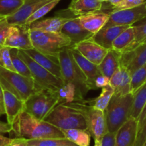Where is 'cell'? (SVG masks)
<instances>
[{"label": "cell", "instance_id": "obj_1", "mask_svg": "<svg viewBox=\"0 0 146 146\" xmlns=\"http://www.w3.org/2000/svg\"><path fill=\"white\" fill-rule=\"evenodd\" d=\"M11 126V132L14 133L15 137H22L28 140L65 137L58 127L36 118L25 110L17 116Z\"/></svg>", "mask_w": 146, "mask_h": 146}, {"label": "cell", "instance_id": "obj_2", "mask_svg": "<svg viewBox=\"0 0 146 146\" xmlns=\"http://www.w3.org/2000/svg\"><path fill=\"white\" fill-rule=\"evenodd\" d=\"M58 59L61 67L62 80L72 83L76 86L78 100L84 99L90 90L85 75L73 56L72 47L62 50L58 54Z\"/></svg>", "mask_w": 146, "mask_h": 146}, {"label": "cell", "instance_id": "obj_3", "mask_svg": "<svg viewBox=\"0 0 146 146\" xmlns=\"http://www.w3.org/2000/svg\"><path fill=\"white\" fill-rule=\"evenodd\" d=\"M29 32L33 47L54 58L58 59V54L62 50L73 46L71 40L62 33L47 32L31 29Z\"/></svg>", "mask_w": 146, "mask_h": 146}, {"label": "cell", "instance_id": "obj_4", "mask_svg": "<svg viewBox=\"0 0 146 146\" xmlns=\"http://www.w3.org/2000/svg\"><path fill=\"white\" fill-rule=\"evenodd\" d=\"M68 107L78 110L82 114L87 125V130L94 140L101 141L104 134L108 132L104 111L95 108L88 100H76L66 103Z\"/></svg>", "mask_w": 146, "mask_h": 146}, {"label": "cell", "instance_id": "obj_5", "mask_svg": "<svg viewBox=\"0 0 146 146\" xmlns=\"http://www.w3.org/2000/svg\"><path fill=\"white\" fill-rule=\"evenodd\" d=\"M133 101V94L123 96L113 94L104 111L108 131L116 133L129 119Z\"/></svg>", "mask_w": 146, "mask_h": 146}, {"label": "cell", "instance_id": "obj_6", "mask_svg": "<svg viewBox=\"0 0 146 146\" xmlns=\"http://www.w3.org/2000/svg\"><path fill=\"white\" fill-rule=\"evenodd\" d=\"M0 85L4 90L13 93L24 101L40 88L32 78L24 77L1 66H0Z\"/></svg>", "mask_w": 146, "mask_h": 146}, {"label": "cell", "instance_id": "obj_7", "mask_svg": "<svg viewBox=\"0 0 146 146\" xmlns=\"http://www.w3.org/2000/svg\"><path fill=\"white\" fill-rule=\"evenodd\" d=\"M44 120L61 130L69 129L87 130L86 123L82 114L65 104L56 106Z\"/></svg>", "mask_w": 146, "mask_h": 146}, {"label": "cell", "instance_id": "obj_8", "mask_svg": "<svg viewBox=\"0 0 146 146\" xmlns=\"http://www.w3.org/2000/svg\"><path fill=\"white\" fill-rule=\"evenodd\" d=\"M59 104L56 93L39 88L24 102V110L39 120H44L48 113Z\"/></svg>", "mask_w": 146, "mask_h": 146}, {"label": "cell", "instance_id": "obj_9", "mask_svg": "<svg viewBox=\"0 0 146 146\" xmlns=\"http://www.w3.org/2000/svg\"><path fill=\"white\" fill-rule=\"evenodd\" d=\"M18 54L28 66L36 84L40 88L56 93L64 83V81L48 71L46 69L41 67L23 50H18Z\"/></svg>", "mask_w": 146, "mask_h": 146}, {"label": "cell", "instance_id": "obj_10", "mask_svg": "<svg viewBox=\"0 0 146 146\" xmlns=\"http://www.w3.org/2000/svg\"><path fill=\"white\" fill-rule=\"evenodd\" d=\"M146 17V1L138 7L110 12L106 27L112 26H133Z\"/></svg>", "mask_w": 146, "mask_h": 146}, {"label": "cell", "instance_id": "obj_11", "mask_svg": "<svg viewBox=\"0 0 146 146\" xmlns=\"http://www.w3.org/2000/svg\"><path fill=\"white\" fill-rule=\"evenodd\" d=\"M4 46L18 50H27L34 48L30 37L29 27L25 24L11 25L5 40Z\"/></svg>", "mask_w": 146, "mask_h": 146}, {"label": "cell", "instance_id": "obj_12", "mask_svg": "<svg viewBox=\"0 0 146 146\" xmlns=\"http://www.w3.org/2000/svg\"><path fill=\"white\" fill-rule=\"evenodd\" d=\"M72 49L75 50L83 57L97 65L101 64L108 52V50L101 47L91 39L73 44Z\"/></svg>", "mask_w": 146, "mask_h": 146}, {"label": "cell", "instance_id": "obj_13", "mask_svg": "<svg viewBox=\"0 0 146 146\" xmlns=\"http://www.w3.org/2000/svg\"><path fill=\"white\" fill-rule=\"evenodd\" d=\"M121 66L125 67L132 75L146 63V43L130 51L121 53Z\"/></svg>", "mask_w": 146, "mask_h": 146}, {"label": "cell", "instance_id": "obj_14", "mask_svg": "<svg viewBox=\"0 0 146 146\" xmlns=\"http://www.w3.org/2000/svg\"><path fill=\"white\" fill-rule=\"evenodd\" d=\"M53 0H24V4L13 15L6 18L9 25L25 24L29 17L42 6Z\"/></svg>", "mask_w": 146, "mask_h": 146}, {"label": "cell", "instance_id": "obj_15", "mask_svg": "<svg viewBox=\"0 0 146 146\" xmlns=\"http://www.w3.org/2000/svg\"><path fill=\"white\" fill-rule=\"evenodd\" d=\"M61 33L66 36L72 42L73 44L84 40L91 39L94 34L87 31L80 22L78 17L70 18L61 28Z\"/></svg>", "mask_w": 146, "mask_h": 146}, {"label": "cell", "instance_id": "obj_16", "mask_svg": "<svg viewBox=\"0 0 146 146\" xmlns=\"http://www.w3.org/2000/svg\"><path fill=\"white\" fill-rule=\"evenodd\" d=\"M72 54L76 62L85 75L87 84L90 90H95V80L99 75L102 74L98 65L91 62L83 57L80 53L72 49Z\"/></svg>", "mask_w": 146, "mask_h": 146}, {"label": "cell", "instance_id": "obj_17", "mask_svg": "<svg viewBox=\"0 0 146 146\" xmlns=\"http://www.w3.org/2000/svg\"><path fill=\"white\" fill-rule=\"evenodd\" d=\"M138 133V120L129 117L116 132V146H134Z\"/></svg>", "mask_w": 146, "mask_h": 146}, {"label": "cell", "instance_id": "obj_18", "mask_svg": "<svg viewBox=\"0 0 146 146\" xmlns=\"http://www.w3.org/2000/svg\"><path fill=\"white\" fill-rule=\"evenodd\" d=\"M131 74L125 68L120 66L113 75L110 79V84L114 90V94L126 95L131 93Z\"/></svg>", "mask_w": 146, "mask_h": 146}, {"label": "cell", "instance_id": "obj_19", "mask_svg": "<svg viewBox=\"0 0 146 146\" xmlns=\"http://www.w3.org/2000/svg\"><path fill=\"white\" fill-rule=\"evenodd\" d=\"M129 27L130 26H112L102 28L96 34H94L91 40L104 48L110 50L112 49L114 40L121 32Z\"/></svg>", "mask_w": 146, "mask_h": 146}, {"label": "cell", "instance_id": "obj_20", "mask_svg": "<svg viewBox=\"0 0 146 146\" xmlns=\"http://www.w3.org/2000/svg\"><path fill=\"white\" fill-rule=\"evenodd\" d=\"M110 13L100 11L79 16L78 18L81 24L87 31L92 33L93 34H95L104 28L108 21Z\"/></svg>", "mask_w": 146, "mask_h": 146}, {"label": "cell", "instance_id": "obj_21", "mask_svg": "<svg viewBox=\"0 0 146 146\" xmlns=\"http://www.w3.org/2000/svg\"><path fill=\"white\" fill-rule=\"evenodd\" d=\"M24 51L41 67H44L53 74L62 80L58 59L43 54L34 48L24 50Z\"/></svg>", "mask_w": 146, "mask_h": 146}, {"label": "cell", "instance_id": "obj_22", "mask_svg": "<svg viewBox=\"0 0 146 146\" xmlns=\"http://www.w3.org/2000/svg\"><path fill=\"white\" fill-rule=\"evenodd\" d=\"M25 101L7 90H4V103L7 123L12 125L17 116L24 110Z\"/></svg>", "mask_w": 146, "mask_h": 146}, {"label": "cell", "instance_id": "obj_23", "mask_svg": "<svg viewBox=\"0 0 146 146\" xmlns=\"http://www.w3.org/2000/svg\"><path fill=\"white\" fill-rule=\"evenodd\" d=\"M104 3L100 0H72L68 7V10L75 17H79L101 11Z\"/></svg>", "mask_w": 146, "mask_h": 146}, {"label": "cell", "instance_id": "obj_24", "mask_svg": "<svg viewBox=\"0 0 146 146\" xmlns=\"http://www.w3.org/2000/svg\"><path fill=\"white\" fill-rule=\"evenodd\" d=\"M69 17H64L61 16H56L54 17L39 19L29 26L31 29H36L47 32L61 33L63 25L69 19Z\"/></svg>", "mask_w": 146, "mask_h": 146}, {"label": "cell", "instance_id": "obj_25", "mask_svg": "<svg viewBox=\"0 0 146 146\" xmlns=\"http://www.w3.org/2000/svg\"><path fill=\"white\" fill-rule=\"evenodd\" d=\"M120 58L121 53L113 49L108 50L103 61L98 65L101 73L108 78L111 79L121 66Z\"/></svg>", "mask_w": 146, "mask_h": 146}, {"label": "cell", "instance_id": "obj_26", "mask_svg": "<svg viewBox=\"0 0 146 146\" xmlns=\"http://www.w3.org/2000/svg\"><path fill=\"white\" fill-rule=\"evenodd\" d=\"M66 138L68 139L78 146H90L91 134L86 130L69 129L61 130Z\"/></svg>", "mask_w": 146, "mask_h": 146}, {"label": "cell", "instance_id": "obj_27", "mask_svg": "<svg viewBox=\"0 0 146 146\" xmlns=\"http://www.w3.org/2000/svg\"><path fill=\"white\" fill-rule=\"evenodd\" d=\"M146 104V82L140 87L133 93V101L131 108L130 117H133L138 120Z\"/></svg>", "mask_w": 146, "mask_h": 146}, {"label": "cell", "instance_id": "obj_28", "mask_svg": "<svg viewBox=\"0 0 146 146\" xmlns=\"http://www.w3.org/2000/svg\"><path fill=\"white\" fill-rule=\"evenodd\" d=\"M134 38H135L134 28L133 26H130L123 32H121V34H119L114 40L112 49L118 52L122 53L133 42Z\"/></svg>", "mask_w": 146, "mask_h": 146}, {"label": "cell", "instance_id": "obj_29", "mask_svg": "<svg viewBox=\"0 0 146 146\" xmlns=\"http://www.w3.org/2000/svg\"><path fill=\"white\" fill-rule=\"evenodd\" d=\"M59 104H66L78 100L76 87L68 82H64L61 87L56 92Z\"/></svg>", "mask_w": 146, "mask_h": 146}, {"label": "cell", "instance_id": "obj_30", "mask_svg": "<svg viewBox=\"0 0 146 146\" xmlns=\"http://www.w3.org/2000/svg\"><path fill=\"white\" fill-rule=\"evenodd\" d=\"M114 94V90L111 84L105 86L102 88L101 92L98 97L94 99H91L89 102L94 106L95 108L98 109L102 111H105L107 106L109 104L110 101L112 99Z\"/></svg>", "mask_w": 146, "mask_h": 146}, {"label": "cell", "instance_id": "obj_31", "mask_svg": "<svg viewBox=\"0 0 146 146\" xmlns=\"http://www.w3.org/2000/svg\"><path fill=\"white\" fill-rule=\"evenodd\" d=\"M133 27L135 31V38L133 42L124 52L132 50L138 46L146 43V17L134 24Z\"/></svg>", "mask_w": 146, "mask_h": 146}, {"label": "cell", "instance_id": "obj_32", "mask_svg": "<svg viewBox=\"0 0 146 146\" xmlns=\"http://www.w3.org/2000/svg\"><path fill=\"white\" fill-rule=\"evenodd\" d=\"M27 143L28 146H78L66 137L29 140Z\"/></svg>", "mask_w": 146, "mask_h": 146}, {"label": "cell", "instance_id": "obj_33", "mask_svg": "<svg viewBox=\"0 0 146 146\" xmlns=\"http://www.w3.org/2000/svg\"><path fill=\"white\" fill-rule=\"evenodd\" d=\"M10 54H11V62H12V64L14 69H15V71L24 77L32 78L31 72H30L28 66L19 55L18 49L11 48Z\"/></svg>", "mask_w": 146, "mask_h": 146}, {"label": "cell", "instance_id": "obj_34", "mask_svg": "<svg viewBox=\"0 0 146 146\" xmlns=\"http://www.w3.org/2000/svg\"><path fill=\"white\" fill-rule=\"evenodd\" d=\"M24 0H0V17L13 15L24 4Z\"/></svg>", "mask_w": 146, "mask_h": 146}, {"label": "cell", "instance_id": "obj_35", "mask_svg": "<svg viewBox=\"0 0 146 146\" xmlns=\"http://www.w3.org/2000/svg\"><path fill=\"white\" fill-rule=\"evenodd\" d=\"M60 1H61V0H53V1L46 4L45 5L42 6L41 8L38 9V10H36L34 14H32L29 17L28 19L26 21L25 25L29 26L30 24H32V23L39 20L40 19L42 18L44 16H45L46 14H48L49 11H51V10H52L60 2Z\"/></svg>", "mask_w": 146, "mask_h": 146}, {"label": "cell", "instance_id": "obj_36", "mask_svg": "<svg viewBox=\"0 0 146 146\" xmlns=\"http://www.w3.org/2000/svg\"><path fill=\"white\" fill-rule=\"evenodd\" d=\"M146 82V63L137 70L131 76V92L133 94L140 87Z\"/></svg>", "mask_w": 146, "mask_h": 146}, {"label": "cell", "instance_id": "obj_37", "mask_svg": "<svg viewBox=\"0 0 146 146\" xmlns=\"http://www.w3.org/2000/svg\"><path fill=\"white\" fill-rule=\"evenodd\" d=\"M10 50V47L6 46L0 47V66L11 71L16 72L11 62Z\"/></svg>", "mask_w": 146, "mask_h": 146}, {"label": "cell", "instance_id": "obj_38", "mask_svg": "<svg viewBox=\"0 0 146 146\" xmlns=\"http://www.w3.org/2000/svg\"><path fill=\"white\" fill-rule=\"evenodd\" d=\"M146 0H124L123 1L115 7H112L113 11H118V10L127 9L134 8L138 7L143 3H145Z\"/></svg>", "mask_w": 146, "mask_h": 146}, {"label": "cell", "instance_id": "obj_39", "mask_svg": "<svg viewBox=\"0 0 146 146\" xmlns=\"http://www.w3.org/2000/svg\"><path fill=\"white\" fill-rule=\"evenodd\" d=\"M146 142V118L138 128L136 140L134 146H143Z\"/></svg>", "mask_w": 146, "mask_h": 146}, {"label": "cell", "instance_id": "obj_40", "mask_svg": "<svg viewBox=\"0 0 146 146\" xmlns=\"http://www.w3.org/2000/svg\"><path fill=\"white\" fill-rule=\"evenodd\" d=\"M10 26L11 25L7 23L6 18L0 17V47L4 46V42Z\"/></svg>", "mask_w": 146, "mask_h": 146}, {"label": "cell", "instance_id": "obj_41", "mask_svg": "<svg viewBox=\"0 0 146 146\" xmlns=\"http://www.w3.org/2000/svg\"><path fill=\"white\" fill-rule=\"evenodd\" d=\"M101 146H116V133L108 131L101 138Z\"/></svg>", "mask_w": 146, "mask_h": 146}, {"label": "cell", "instance_id": "obj_42", "mask_svg": "<svg viewBox=\"0 0 146 146\" xmlns=\"http://www.w3.org/2000/svg\"><path fill=\"white\" fill-rule=\"evenodd\" d=\"M110 84V79L106 77L104 74H101L98 76L95 80V90L99 88H103L105 86Z\"/></svg>", "mask_w": 146, "mask_h": 146}, {"label": "cell", "instance_id": "obj_43", "mask_svg": "<svg viewBox=\"0 0 146 146\" xmlns=\"http://www.w3.org/2000/svg\"><path fill=\"white\" fill-rule=\"evenodd\" d=\"M27 141L28 140L22 137H14L11 139L7 146H28Z\"/></svg>", "mask_w": 146, "mask_h": 146}, {"label": "cell", "instance_id": "obj_44", "mask_svg": "<svg viewBox=\"0 0 146 146\" xmlns=\"http://www.w3.org/2000/svg\"><path fill=\"white\" fill-rule=\"evenodd\" d=\"M12 131V126L8 123L0 121V134L11 133Z\"/></svg>", "mask_w": 146, "mask_h": 146}, {"label": "cell", "instance_id": "obj_45", "mask_svg": "<svg viewBox=\"0 0 146 146\" xmlns=\"http://www.w3.org/2000/svg\"><path fill=\"white\" fill-rule=\"evenodd\" d=\"M3 115H5V108L4 103V90L0 85V117Z\"/></svg>", "mask_w": 146, "mask_h": 146}, {"label": "cell", "instance_id": "obj_46", "mask_svg": "<svg viewBox=\"0 0 146 146\" xmlns=\"http://www.w3.org/2000/svg\"><path fill=\"white\" fill-rule=\"evenodd\" d=\"M145 118H146V104L145 107H144L143 110L142 112H141V115L139 116V117H138V127H140V126L142 125V123H143V121L145 120Z\"/></svg>", "mask_w": 146, "mask_h": 146}, {"label": "cell", "instance_id": "obj_47", "mask_svg": "<svg viewBox=\"0 0 146 146\" xmlns=\"http://www.w3.org/2000/svg\"><path fill=\"white\" fill-rule=\"evenodd\" d=\"M11 139L12 138H9L0 134V146H7L11 142Z\"/></svg>", "mask_w": 146, "mask_h": 146}, {"label": "cell", "instance_id": "obj_48", "mask_svg": "<svg viewBox=\"0 0 146 146\" xmlns=\"http://www.w3.org/2000/svg\"><path fill=\"white\" fill-rule=\"evenodd\" d=\"M124 0H105L104 2L108 3V4H109L110 5L112 6L113 7H115V6L118 5V4H121V3Z\"/></svg>", "mask_w": 146, "mask_h": 146}, {"label": "cell", "instance_id": "obj_49", "mask_svg": "<svg viewBox=\"0 0 146 146\" xmlns=\"http://www.w3.org/2000/svg\"><path fill=\"white\" fill-rule=\"evenodd\" d=\"M94 146H101V144L99 141L94 140Z\"/></svg>", "mask_w": 146, "mask_h": 146}, {"label": "cell", "instance_id": "obj_50", "mask_svg": "<svg viewBox=\"0 0 146 146\" xmlns=\"http://www.w3.org/2000/svg\"><path fill=\"white\" fill-rule=\"evenodd\" d=\"M143 146H146V142H145V143H144V145H143Z\"/></svg>", "mask_w": 146, "mask_h": 146}, {"label": "cell", "instance_id": "obj_51", "mask_svg": "<svg viewBox=\"0 0 146 146\" xmlns=\"http://www.w3.org/2000/svg\"><path fill=\"white\" fill-rule=\"evenodd\" d=\"M100 1H105V0H100Z\"/></svg>", "mask_w": 146, "mask_h": 146}]
</instances>
